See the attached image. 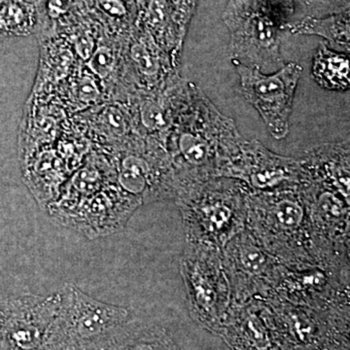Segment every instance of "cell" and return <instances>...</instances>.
I'll return each mask as SVG.
<instances>
[{"mask_svg": "<svg viewBox=\"0 0 350 350\" xmlns=\"http://www.w3.org/2000/svg\"><path fill=\"white\" fill-rule=\"evenodd\" d=\"M96 12L105 19L130 29L137 19L135 0H94Z\"/></svg>", "mask_w": 350, "mask_h": 350, "instance_id": "obj_17", "label": "cell"}, {"mask_svg": "<svg viewBox=\"0 0 350 350\" xmlns=\"http://www.w3.org/2000/svg\"><path fill=\"white\" fill-rule=\"evenodd\" d=\"M312 75L320 87L330 91L349 89V56L320 43L313 57Z\"/></svg>", "mask_w": 350, "mask_h": 350, "instance_id": "obj_14", "label": "cell"}, {"mask_svg": "<svg viewBox=\"0 0 350 350\" xmlns=\"http://www.w3.org/2000/svg\"><path fill=\"white\" fill-rule=\"evenodd\" d=\"M284 29L293 34L321 36L338 50L349 53V10L324 17L306 16L296 24L288 23Z\"/></svg>", "mask_w": 350, "mask_h": 350, "instance_id": "obj_13", "label": "cell"}, {"mask_svg": "<svg viewBox=\"0 0 350 350\" xmlns=\"http://www.w3.org/2000/svg\"><path fill=\"white\" fill-rule=\"evenodd\" d=\"M234 178L244 182L251 192L262 193L298 187L299 161L276 155L254 142H245Z\"/></svg>", "mask_w": 350, "mask_h": 350, "instance_id": "obj_10", "label": "cell"}, {"mask_svg": "<svg viewBox=\"0 0 350 350\" xmlns=\"http://www.w3.org/2000/svg\"><path fill=\"white\" fill-rule=\"evenodd\" d=\"M101 122L110 133L117 137L125 135L131 126L130 118L117 107L107 108L101 115Z\"/></svg>", "mask_w": 350, "mask_h": 350, "instance_id": "obj_20", "label": "cell"}, {"mask_svg": "<svg viewBox=\"0 0 350 350\" xmlns=\"http://www.w3.org/2000/svg\"><path fill=\"white\" fill-rule=\"evenodd\" d=\"M88 66L100 78H107L111 75L115 66V57L111 48L105 45L98 46L89 57Z\"/></svg>", "mask_w": 350, "mask_h": 350, "instance_id": "obj_19", "label": "cell"}, {"mask_svg": "<svg viewBox=\"0 0 350 350\" xmlns=\"http://www.w3.org/2000/svg\"><path fill=\"white\" fill-rule=\"evenodd\" d=\"M103 350H178V347L163 327L128 321Z\"/></svg>", "mask_w": 350, "mask_h": 350, "instance_id": "obj_12", "label": "cell"}, {"mask_svg": "<svg viewBox=\"0 0 350 350\" xmlns=\"http://www.w3.org/2000/svg\"><path fill=\"white\" fill-rule=\"evenodd\" d=\"M161 52L165 51L156 43L150 34L135 25L130 47L131 61L138 75L147 82H160L162 68L163 66L165 68Z\"/></svg>", "mask_w": 350, "mask_h": 350, "instance_id": "obj_15", "label": "cell"}, {"mask_svg": "<svg viewBox=\"0 0 350 350\" xmlns=\"http://www.w3.org/2000/svg\"><path fill=\"white\" fill-rule=\"evenodd\" d=\"M34 6L25 0H4L0 4V34H25L33 27Z\"/></svg>", "mask_w": 350, "mask_h": 350, "instance_id": "obj_16", "label": "cell"}, {"mask_svg": "<svg viewBox=\"0 0 350 350\" xmlns=\"http://www.w3.org/2000/svg\"><path fill=\"white\" fill-rule=\"evenodd\" d=\"M250 190L244 182L213 177L177 191L186 232L192 243L225 247L243 232Z\"/></svg>", "mask_w": 350, "mask_h": 350, "instance_id": "obj_2", "label": "cell"}, {"mask_svg": "<svg viewBox=\"0 0 350 350\" xmlns=\"http://www.w3.org/2000/svg\"><path fill=\"white\" fill-rule=\"evenodd\" d=\"M308 215L298 187L273 192L250 193L246 221L252 238L280 258L303 256L308 243Z\"/></svg>", "mask_w": 350, "mask_h": 350, "instance_id": "obj_5", "label": "cell"}, {"mask_svg": "<svg viewBox=\"0 0 350 350\" xmlns=\"http://www.w3.org/2000/svg\"><path fill=\"white\" fill-rule=\"evenodd\" d=\"M220 248L189 241L181 261L193 317L216 331L222 328L230 306L232 290Z\"/></svg>", "mask_w": 350, "mask_h": 350, "instance_id": "obj_6", "label": "cell"}, {"mask_svg": "<svg viewBox=\"0 0 350 350\" xmlns=\"http://www.w3.org/2000/svg\"><path fill=\"white\" fill-rule=\"evenodd\" d=\"M290 15L273 0H229L223 20L231 32L232 61L260 69L282 68L280 31Z\"/></svg>", "mask_w": 350, "mask_h": 350, "instance_id": "obj_4", "label": "cell"}, {"mask_svg": "<svg viewBox=\"0 0 350 350\" xmlns=\"http://www.w3.org/2000/svg\"><path fill=\"white\" fill-rule=\"evenodd\" d=\"M241 81V91L248 103L261 115L271 137L280 140L289 133V118L295 92L303 68L297 63L284 64L271 75L257 66L232 61Z\"/></svg>", "mask_w": 350, "mask_h": 350, "instance_id": "obj_7", "label": "cell"}, {"mask_svg": "<svg viewBox=\"0 0 350 350\" xmlns=\"http://www.w3.org/2000/svg\"><path fill=\"white\" fill-rule=\"evenodd\" d=\"M61 301V292L0 301V350H46Z\"/></svg>", "mask_w": 350, "mask_h": 350, "instance_id": "obj_8", "label": "cell"}, {"mask_svg": "<svg viewBox=\"0 0 350 350\" xmlns=\"http://www.w3.org/2000/svg\"><path fill=\"white\" fill-rule=\"evenodd\" d=\"M75 44L76 52L83 57V59H89L93 54L94 38L91 34L86 31L77 32L75 36Z\"/></svg>", "mask_w": 350, "mask_h": 350, "instance_id": "obj_22", "label": "cell"}, {"mask_svg": "<svg viewBox=\"0 0 350 350\" xmlns=\"http://www.w3.org/2000/svg\"><path fill=\"white\" fill-rule=\"evenodd\" d=\"M170 1L174 8L175 19L182 36H185L189 23L194 15L198 0H170Z\"/></svg>", "mask_w": 350, "mask_h": 350, "instance_id": "obj_21", "label": "cell"}, {"mask_svg": "<svg viewBox=\"0 0 350 350\" xmlns=\"http://www.w3.org/2000/svg\"><path fill=\"white\" fill-rule=\"evenodd\" d=\"M59 292L61 306L46 350H103L130 319L126 308L92 298L75 285Z\"/></svg>", "mask_w": 350, "mask_h": 350, "instance_id": "obj_3", "label": "cell"}, {"mask_svg": "<svg viewBox=\"0 0 350 350\" xmlns=\"http://www.w3.org/2000/svg\"><path fill=\"white\" fill-rule=\"evenodd\" d=\"M273 1L278 3L280 7H282L287 12L293 14L295 6L294 0H273Z\"/></svg>", "mask_w": 350, "mask_h": 350, "instance_id": "obj_24", "label": "cell"}, {"mask_svg": "<svg viewBox=\"0 0 350 350\" xmlns=\"http://www.w3.org/2000/svg\"><path fill=\"white\" fill-rule=\"evenodd\" d=\"M135 25L148 32L163 51L180 52L182 36L170 0H137Z\"/></svg>", "mask_w": 350, "mask_h": 350, "instance_id": "obj_11", "label": "cell"}, {"mask_svg": "<svg viewBox=\"0 0 350 350\" xmlns=\"http://www.w3.org/2000/svg\"><path fill=\"white\" fill-rule=\"evenodd\" d=\"M78 93H79V98L83 101H91L98 96V90L96 87V83L91 78L84 77L79 83L78 87Z\"/></svg>", "mask_w": 350, "mask_h": 350, "instance_id": "obj_23", "label": "cell"}, {"mask_svg": "<svg viewBox=\"0 0 350 350\" xmlns=\"http://www.w3.org/2000/svg\"><path fill=\"white\" fill-rule=\"evenodd\" d=\"M245 142L234 121L219 111L199 88L188 84L165 142L177 191L213 177L232 178Z\"/></svg>", "mask_w": 350, "mask_h": 350, "instance_id": "obj_1", "label": "cell"}, {"mask_svg": "<svg viewBox=\"0 0 350 350\" xmlns=\"http://www.w3.org/2000/svg\"><path fill=\"white\" fill-rule=\"evenodd\" d=\"M224 262L232 292L239 300L269 293L283 275L276 258L243 232L226 244Z\"/></svg>", "mask_w": 350, "mask_h": 350, "instance_id": "obj_9", "label": "cell"}, {"mask_svg": "<svg viewBox=\"0 0 350 350\" xmlns=\"http://www.w3.org/2000/svg\"><path fill=\"white\" fill-rule=\"evenodd\" d=\"M310 17L329 16L349 10V0H294Z\"/></svg>", "mask_w": 350, "mask_h": 350, "instance_id": "obj_18", "label": "cell"}]
</instances>
